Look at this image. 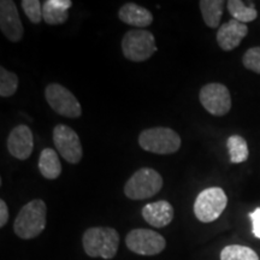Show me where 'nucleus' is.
<instances>
[{
  "mask_svg": "<svg viewBox=\"0 0 260 260\" xmlns=\"http://www.w3.org/2000/svg\"><path fill=\"white\" fill-rule=\"evenodd\" d=\"M82 245L90 258L113 259L118 251L119 234L113 228H89L83 234Z\"/></svg>",
  "mask_w": 260,
  "mask_h": 260,
  "instance_id": "f257e3e1",
  "label": "nucleus"
},
{
  "mask_svg": "<svg viewBox=\"0 0 260 260\" xmlns=\"http://www.w3.org/2000/svg\"><path fill=\"white\" fill-rule=\"evenodd\" d=\"M47 207L44 200L29 201L19 211L14 222V232L19 239L31 240L46 228Z\"/></svg>",
  "mask_w": 260,
  "mask_h": 260,
  "instance_id": "f03ea898",
  "label": "nucleus"
},
{
  "mask_svg": "<svg viewBox=\"0 0 260 260\" xmlns=\"http://www.w3.org/2000/svg\"><path fill=\"white\" fill-rule=\"evenodd\" d=\"M142 149L155 154H172L181 147V138L175 130L164 126L146 129L139 136Z\"/></svg>",
  "mask_w": 260,
  "mask_h": 260,
  "instance_id": "7ed1b4c3",
  "label": "nucleus"
},
{
  "mask_svg": "<svg viewBox=\"0 0 260 260\" xmlns=\"http://www.w3.org/2000/svg\"><path fill=\"white\" fill-rule=\"evenodd\" d=\"M162 187V177L151 168L139 169L126 181L124 194L130 200H145L154 197Z\"/></svg>",
  "mask_w": 260,
  "mask_h": 260,
  "instance_id": "20e7f679",
  "label": "nucleus"
},
{
  "mask_svg": "<svg viewBox=\"0 0 260 260\" xmlns=\"http://www.w3.org/2000/svg\"><path fill=\"white\" fill-rule=\"evenodd\" d=\"M122 51L130 61L140 63L147 60L157 52L154 35L144 29L126 31L122 39Z\"/></svg>",
  "mask_w": 260,
  "mask_h": 260,
  "instance_id": "39448f33",
  "label": "nucleus"
},
{
  "mask_svg": "<svg viewBox=\"0 0 260 260\" xmlns=\"http://www.w3.org/2000/svg\"><path fill=\"white\" fill-rule=\"evenodd\" d=\"M228 205L225 191L219 187L206 188L200 191L194 203L195 217L203 223L214 222Z\"/></svg>",
  "mask_w": 260,
  "mask_h": 260,
  "instance_id": "423d86ee",
  "label": "nucleus"
},
{
  "mask_svg": "<svg viewBox=\"0 0 260 260\" xmlns=\"http://www.w3.org/2000/svg\"><path fill=\"white\" fill-rule=\"evenodd\" d=\"M45 98L51 109L58 115L68 118H79L82 115V107L77 98L59 83L48 84L45 89Z\"/></svg>",
  "mask_w": 260,
  "mask_h": 260,
  "instance_id": "0eeeda50",
  "label": "nucleus"
},
{
  "mask_svg": "<svg viewBox=\"0 0 260 260\" xmlns=\"http://www.w3.org/2000/svg\"><path fill=\"white\" fill-rule=\"evenodd\" d=\"M125 245L132 252L140 255H157L167 247L160 234L149 229H134L125 237Z\"/></svg>",
  "mask_w": 260,
  "mask_h": 260,
  "instance_id": "6e6552de",
  "label": "nucleus"
},
{
  "mask_svg": "<svg viewBox=\"0 0 260 260\" xmlns=\"http://www.w3.org/2000/svg\"><path fill=\"white\" fill-rule=\"evenodd\" d=\"M199 99L204 109L211 115L225 116L232 109V96L229 89L222 83H209L200 90Z\"/></svg>",
  "mask_w": 260,
  "mask_h": 260,
  "instance_id": "1a4fd4ad",
  "label": "nucleus"
},
{
  "mask_svg": "<svg viewBox=\"0 0 260 260\" xmlns=\"http://www.w3.org/2000/svg\"><path fill=\"white\" fill-rule=\"evenodd\" d=\"M53 142L59 154L70 164H77L82 159L83 149L80 138L70 126L65 124L54 126Z\"/></svg>",
  "mask_w": 260,
  "mask_h": 260,
  "instance_id": "9d476101",
  "label": "nucleus"
},
{
  "mask_svg": "<svg viewBox=\"0 0 260 260\" xmlns=\"http://www.w3.org/2000/svg\"><path fill=\"white\" fill-rule=\"evenodd\" d=\"M0 29L11 42H18L23 37V24L17 6L11 0L0 2Z\"/></svg>",
  "mask_w": 260,
  "mask_h": 260,
  "instance_id": "9b49d317",
  "label": "nucleus"
},
{
  "mask_svg": "<svg viewBox=\"0 0 260 260\" xmlns=\"http://www.w3.org/2000/svg\"><path fill=\"white\" fill-rule=\"evenodd\" d=\"M8 149L12 157L19 160L30 157L34 149V138L28 125L19 124L11 130L8 138Z\"/></svg>",
  "mask_w": 260,
  "mask_h": 260,
  "instance_id": "f8f14e48",
  "label": "nucleus"
},
{
  "mask_svg": "<svg viewBox=\"0 0 260 260\" xmlns=\"http://www.w3.org/2000/svg\"><path fill=\"white\" fill-rule=\"evenodd\" d=\"M248 34L247 24L241 23L236 19H230L222 24L217 31V44L224 51H233L240 46L241 41Z\"/></svg>",
  "mask_w": 260,
  "mask_h": 260,
  "instance_id": "ddd939ff",
  "label": "nucleus"
},
{
  "mask_svg": "<svg viewBox=\"0 0 260 260\" xmlns=\"http://www.w3.org/2000/svg\"><path fill=\"white\" fill-rule=\"evenodd\" d=\"M175 211L172 205L167 200H159L147 204L142 209V217L149 225L164 228L172 222Z\"/></svg>",
  "mask_w": 260,
  "mask_h": 260,
  "instance_id": "4468645a",
  "label": "nucleus"
},
{
  "mask_svg": "<svg viewBox=\"0 0 260 260\" xmlns=\"http://www.w3.org/2000/svg\"><path fill=\"white\" fill-rule=\"evenodd\" d=\"M118 17L125 24L138 28L148 27L153 22V15L151 14V11L134 3L123 5L118 11Z\"/></svg>",
  "mask_w": 260,
  "mask_h": 260,
  "instance_id": "2eb2a0df",
  "label": "nucleus"
},
{
  "mask_svg": "<svg viewBox=\"0 0 260 260\" xmlns=\"http://www.w3.org/2000/svg\"><path fill=\"white\" fill-rule=\"evenodd\" d=\"M39 170L47 180H56L61 174V164L57 152L52 148L42 149L39 158Z\"/></svg>",
  "mask_w": 260,
  "mask_h": 260,
  "instance_id": "dca6fc26",
  "label": "nucleus"
},
{
  "mask_svg": "<svg viewBox=\"0 0 260 260\" xmlns=\"http://www.w3.org/2000/svg\"><path fill=\"white\" fill-rule=\"evenodd\" d=\"M224 5L225 3L223 0H201L199 2L201 15H203L204 22L207 27H218L223 16Z\"/></svg>",
  "mask_w": 260,
  "mask_h": 260,
  "instance_id": "f3484780",
  "label": "nucleus"
},
{
  "mask_svg": "<svg viewBox=\"0 0 260 260\" xmlns=\"http://www.w3.org/2000/svg\"><path fill=\"white\" fill-rule=\"evenodd\" d=\"M226 8L229 14L233 16V19H236L241 23L246 24L258 17V11L254 6L246 5L241 0H229L226 3Z\"/></svg>",
  "mask_w": 260,
  "mask_h": 260,
  "instance_id": "a211bd4d",
  "label": "nucleus"
},
{
  "mask_svg": "<svg viewBox=\"0 0 260 260\" xmlns=\"http://www.w3.org/2000/svg\"><path fill=\"white\" fill-rule=\"evenodd\" d=\"M226 147L229 149L230 161L234 164H240L247 160L249 155L248 145L246 140L240 135H233L228 139Z\"/></svg>",
  "mask_w": 260,
  "mask_h": 260,
  "instance_id": "6ab92c4d",
  "label": "nucleus"
},
{
  "mask_svg": "<svg viewBox=\"0 0 260 260\" xmlns=\"http://www.w3.org/2000/svg\"><path fill=\"white\" fill-rule=\"evenodd\" d=\"M220 260H259V256L249 247L230 245L220 252Z\"/></svg>",
  "mask_w": 260,
  "mask_h": 260,
  "instance_id": "aec40b11",
  "label": "nucleus"
},
{
  "mask_svg": "<svg viewBox=\"0 0 260 260\" xmlns=\"http://www.w3.org/2000/svg\"><path fill=\"white\" fill-rule=\"evenodd\" d=\"M42 18L47 24L58 25L64 23L69 18V12L68 10H63L57 8L52 4L51 0H46L42 4Z\"/></svg>",
  "mask_w": 260,
  "mask_h": 260,
  "instance_id": "412c9836",
  "label": "nucleus"
},
{
  "mask_svg": "<svg viewBox=\"0 0 260 260\" xmlns=\"http://www.w3.org/2000/svg\"><path fill=\"white\" fill-rule=\"evenodd\" d=\"M18 88V77L15 73L6 70L4 67L0 68V95L9 98L14 95Z\"/></svg>",
  "mask_w": 260,
  "mask_h": 260,
  "instance_id": "4be33fe9",
  "label": "nucleus"
},
{
  "mask_svg": "<svg viewBox=\"0 0 260 260\" xmlns=\"http://www.w3.org/2000/svg\"><path fill=\"white\" fill-rule=\"evenodd\" d=\"M21 5L24 14L27 15L31 23H40L42 21V4L39 0H23Z\"/></svg>",
  "mask_w": 260,
  "mask_h": 260,
  "instance_id": "5701e85b",
  "label": "nucleus"
},
{
  "mask_svg": "<svg viewBox=\"0 0 260 260\" xmlns=\"http://www.w3.org/2000/svg\"><path fill=\"white\" fill-rule=\"evenodd\" d=\"M242 63L246 69L260 75V46L247 50L246 53L243 54Z\"/></svg>",
  "mask_w": 260,
  "mask_h": 260,
  "instance_id": "b1692460",
  "label": "nucleus"
},
{
  "mask_svg": "<svg viewBox=\"0 0 260 260\" xmlns=\"http://www.w3.org/2000/svg\"><path fill=\"white\" fill-rule=\"evenodd\" d=\"M249 218L252 220L253 235L260 239V207L249 213Z\"/></svg>",
  "mask_w": 260,
  "mask_h": 260,
  "instance_id": "393cba45",
  "label": "nucleus"
},
{
  "mask_svg": "<svg viewBox=\"0 0 260 260\" xmlns=\"http://www.w3.org/2000/svg\"><path fill=\"white\" fill-rule=\"evenodd\" d=\"M9 220V207L4 200H0V226H5Z\"/></svg>",
  "mask_w": 260,
  "mask_h": 260,
  "instance_id": "a878e982",
  "label": "nucleus"
},
{
  "mask_svg": "<svg viewBox=\"0 0 260 260\" xmlns=\"http://www.w3.org/2000/svg\"><path fill=\"white\" fill-rule=\"evenodd\" d=\"M51 2L54 6L63 10H69L73 6V2H70V0H51Z\"/></svg>",
  "mask_w": 260,
  "mask_h": 260,
  "instance_id": "bb28decb",
  "label": "nucleus"
}]
</instances>
